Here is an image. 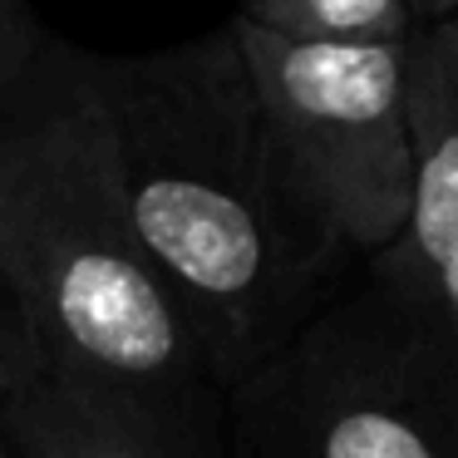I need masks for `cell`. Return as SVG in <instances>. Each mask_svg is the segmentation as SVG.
<instances>
[{
  "label": "cell",
  "instance_id": "obj_1",
  "mask_svg": "<svg viewBox=\"0 0 458 458\" xmlns=\"http://www.w3.org/2000/svg\"><path fill=\"white\" fill-rule=\"evenodd\" d=\"M80 80L133 237L227 394L340 296L355 257L271 133L232 21L168 50H80Z\"/></svg>",
  "mask_w": 458,
  "mask_h": 458
},
{
  "label": "cell",
  "instance_id": "obj_2",
  "mask_svg": "<svg viewBox=\"0 0 458 458\" xmlns=\"http://www.w3.org/2000/svg\"><path fill=\"white\" fill-rule=\"evenodd\" d=\"M0 286L40 375L153 404L227 399L133 237L80 45L60 35L35 80L0 104Z\"/></svg>",
  "mask_w": 458,
  "mask_h": 458
},
{
  "label": "cell",
  "instance_id": "obj_3",
  "mask_svg": "<svg viewBox=\"0 0 458 458\" xmlns=\"http://www.w3.org/2000/svg\"><path fill=\"white\" fill-rule=\"evenodd\" d=\"M227 458H458V355L365 271L227 389Z\"/></svg>",
  "mask_w": 458,
  "mask_h": 458
},
{
  "label": "cell",
  "instance_id": "obj_4",
  "mask_svg": "<svg viewBox=\"0 0 458 458\" xmlns=\"http://www.w3.org/2000/svg\"><path fill=\"white\" fill-rule=\"evenodd\" d=\"M232 30L271 133L350 257L369 261L394 247L414 198V40L301 45L251 30L237 15Z\"/></svg>",
  "mask_w": 458,
  "mask_h": 458
},
{
  "label": "cell",
  "instance_id": "obj_5",
  "mask_svg": "<svg viewBox=\"0 0 458 458\" xmlns=\"http://www.w3.org/2000/svg\"><path fill=\"white\" fill-rule=\"evenodd\" d=\"M409 129L414 198L404 232L365 267L399 301H409L458 355V15L414 35Z\"/></svg>",
  "mask_w": 458,
  "mask_h": 458
},
{
  "label": "cell",
  "instance_id": "obj_6",
  "mask_svg": "<svg viewBox=\"0 0 458 458\" xmlns=\"http://www.w3.org/2000/svg\"><path fill=\"white\" fill-rule=\"evenodd\" d=\"M15 458H227V399L153 404L35 375L0 399Z\"/></svg>",
  "mask_w": 458,
  "mask_h": 458
},
{
  "label": "cell",
  "instance_id": "obj_7",
  "mask_svg": "<svg viewBox=\"0 0 458 458\" xmlns=\"http://www.w3.org/2000/svg\"><path fill=\"white\" fill-rule=\"evenodd\" d=\"M237 21L301 45H394L419 35L409 0H242Z\"/></svg>",
  "mask_w": 458,
  "mask_h": 458
},
{
  "label": "cell",
  "instance_id": "obj_8",
  "mask_svg": "<svg viewBox=\"0 0 458 458\" xmlns=\"http://www.w3.org/2000/svg\"><path fill=\"white\" fill-rule=\"evenodd\" d=\"M55 30L35 15L30 0H0V104H11L35 80Z\"/></svg>",
  "mask_w": 458,
  "mask_h": 458
},
{
  "label": "cell",
  "instance_id": "obj_9",
  "mask_svg": "<svg viewBox=\"0 0 458 458\" xmlns=\"http://www.w3.org/2000/svg\"><path fill=\"white\" fill-rule=\"evenodd\" d=\"M35 375H40V365H35V350H30V340H25L21 316H15L5 286H0V399L11 394V389L30 385Z\"/></svg>",
  "mask_w": 458,
  "mask_h": 458
},
{
  "label": "cell",
  "instance_id": "obj_10",
  "mask_svg": "<svg viewBox=\"0 0 458 458\" xmlns=\"http://www.w3.org/2000/svg\"><path fill=\"white\" fill-rule=\"evenodd\" d=\"M409 11H414L419 30H424V25H438L448 15H458V0H409Z\"/></svg>",
  "mask_w": 458,
  "mask_h": 458
},
{
  "label": "cell",
  "instance_id": "obj_11",
  "mask_svg": "<svg viewBox=\"0 0 458 458\" xmlns=\"http://www.w3.org/2000/svg\"><path fill=\"white\" fill-rule=\"evenodd\" d=\"M0 458H15V454H11V444H5V434H0Z\"/></svg>",
  "mask_w": 458,
  "mask_h": 458
}]
</instances>
